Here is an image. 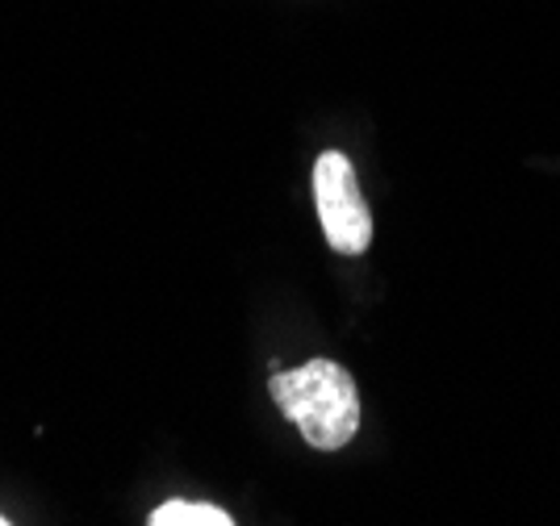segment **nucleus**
<instances>
[{
  "mask_svg": "<svg viewBox=\"0 0 560 526\" xmlns=\"http://www.w3.org/2000/svg\"><path fill=\"white\" fill-rule=\"evenodd\" d=\"M0 526H9V523H4V518H0Z\"/></svg>",
  "mask_w": 560,
  "mask_h": 526,
  "instance_id": "4",
  "label": "nucleus"
},
{
  "mask_svg": "<svg viewBox=\"0 0 560 526\" xmlns=\"http://www.w3.org/2000/svg\"><path fill=\"white\" fill-rule=\"evenodd\" d=\"M314 201H318V218L327 230V243L339 255H364L373 243V213L360 192L355 167L348 155L327 151L314 163Z\"/></svg>",
  "mask_w": 560,
  "mask_h": 526,
  "instance_id": "2",
  "label": "nucleus"
},
{
  "mask_svg": "<svg viewBox=\"0 0 560 526\" xmlns=\"http://www.w3.org/2000/svg\"><path fill=\"white\" fill-rule=\"evenodd\" d=\"M268 393L314 452H339L360 431V393L348 367L335 360L272 372Z\"/></svg>",
  "mask_w": 560,
  "mask_h": 526,
  "instance_id": "1",
  "label": "nucleus"
},
{
  "mask_svg": "<svg viewBox=\"0 0 560 526\" xmlns=\"http://www.w3.org/2000/svg\"><path fill=\"white\" fill-rule=\"evenodd\" d=\"M151 526H234V518L210 502H164L151 514Z\"/></svg>",
  "mask_w": 560,
  "mask_h": 526,
  "instance_id": "3",
  "label": "nucleus"
}]
</instances>
